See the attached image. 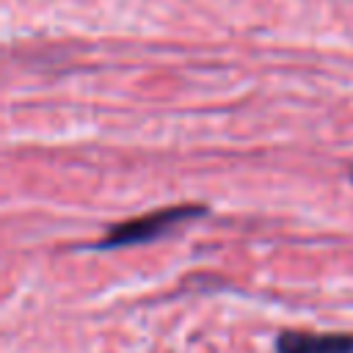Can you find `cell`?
<instances>
[{"label": "cell", "instance_id": "cell-2", "mask_svg": "<svg viewBox=\"0 0 353 353\" xmlns=\"http://www.w3.org/2000/svg\"><path fill=\"white\" fill-rule=\"evenodd\" d=\"M276 353H353V334L284 331L276 339Z\"/></svg>", "mask_w": 353, "mask_h": 353}, {"label": "cell", "instance_id": "cell-1", "mask_svg": "<svg viewBox=\"0 0 353 353\" xmlns=\"http://www.w3.org/2000/svg\"><path fill=\"white\" fill-rule=\"evenodd\" d=\"M204 215V207L199 204H179V207H163L157 212H146L141 218H130L119 226H113L99 243L97 248H124V245H138V243H149L160 234H165L168 229L188 223L193 218Z\"/></svg>", "mask_w": 353, "mask_h": 353}]
</instances>
